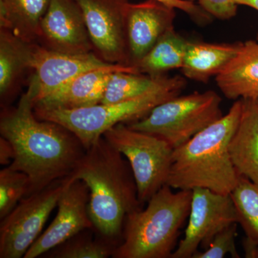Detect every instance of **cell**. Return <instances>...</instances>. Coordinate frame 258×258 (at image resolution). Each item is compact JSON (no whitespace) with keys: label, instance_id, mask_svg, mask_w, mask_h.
I'll return each mask as SVG.
<instances>
[{"label":"cell","instance_id":"1","mask_svg":"<svg viewBox=\"0 0 258 258\" xmlns=\"http://www.w3.org/2000/svg\"><path fill=\"white\" fill-rule=\"evenodd\" d=\"M0 134L14 148L9 166L28 176L26 197L71 176L86 152L80 139L63 125L37 118L28 92L16 107L3 108Z\"/></svg>","mask_w":258,"mask_h":258},{"label":"cell","instance_id":"2","mask_svg":"<svg viewBox=\"0 0 258 258\" xmlns=\"http://www.w3.org/2000/svg\"><path fill=\"white\" fill-rule=\"evenodd\" d=\"M70 176L87 184L88 210L97 233L118 246L127 215L143 208L128 160L102 137L86 149Z\"/></svg>","mask_w":258,"mask_h":258},{"label":"cell","instance_id":"3","mask_svg":"<svg viewBox=\"0 0 258 258\" xmlns=\"http://www.w3.org/2000/svg\"><path fill=\"white\" fill-rule=\"evenodd\" d=\"M242 99L228 113L173 151L166 184L177 190L205 188L230 195L239 175L231 159L229 145L240 121Z\"/></svg>","mask_w":258,"mask_h":258},{"label":"cell","instance_id":"4","mask_svg":"<svg viewBox=\"0 0 258 258\" xmlns=\"http://www.w3.org/2000/svg\"><path fill=\"white\" fill-rule=\"evenodd\" d=\"M172 189L164 185L149 200L147 208L127 215L121 242L112 257L171 258L189 218L192 198V190Z\"/></svg>","mask_w":258,"mask_h":258},{"label":"cell","instance_id":"5","mask_svg":"<svg viewBox=\"0 0 258 258\" xmlns=\"http://www.w3.org/2000/svg\"><path fill=\"white\" fill-rule=\"evenodd\" d=\"M186 85L184 79L169 87L120 103H99L75 109L34 108V112L39 119L63 125L88 149L115 125L118 123L128 124L142 119L158 105L179 96Z\"/></svg>","mask_w":258,"mask_h":258},{"label":"cell","instance_id":"6","mask_svg":"<svg viewBox=\"0 0 258 258\" xmlns=\"http://www.w3.org/2000/svg\"><path fill=\"white\" fill-rule=\"evenodd\" d=\"M221 103V97L213 91L177 96L158 105L142 119L127 125L160 137L174 149L222 118Z\"/></svg>","mask_w":258,"mask_h":258},{"label":"cell","instance_id":"7","mask_svg":"<svg viewBox=\"0 0 258 258\" xmlns=\"http://www.w3.org/2000/svg\"><path fill=\"white\" fill-rule=\"evenodd\" d=\"M103 137L128 160L144 207L166 184L174 149L160 137L135 130L126 123H118Z\"/></svg>","mask_w":258,"mask_h":258},{"label":"cell","instance_id":"8","mask_svg":"<svg viewBox=\"0 0 258 258\" xmlns=\"http://www.w3.org/2000/svg\"><path fill=\"white\" fill-rule=\"evenodd\" d=\"M70 180H58L24 198L0 222V258L24 257L42 229Z\"/></svg>","mask_w":258,"mask_h":258},{"label":"cell","instance_id":"9","mask_svg":"<svg viewBox=\"0 0 258 258\" xmlns=\"http://www.w3.org/2000/svg\"><path fill=\"white\" fill-rule=\"evenodd\" d=\"M234 223H237V212L230 195L195 188L184 238L171 258H192L199 247L208 248L219 232Z\"/></svg>","mask_w":258,"mask_h":258},{"label":"cell","instance_id":"10","mask_svg":"<svg viewBox=\"0 0 258 258\" xmlns=\"http://www.w3.org/2000/svg\"><path fill=\"white\" fill-rule=\"evenodd\" d=\"M82 10L93 52L110 64H129L125 19L128 0H76Z\"/></svg>","mask_w":258,"mask_h":258},{"label":"cell","instance_id":"11","mask_svg":"<svg viewBox=\"0 0 258 258\" xmlns=\"http://www.w3.org/2000/svg\"><path fill=\"white\" fill-rule=\"evenodd\" d=\"M114 64L101 60L94 52L69 54L48 50L36 42L32 45L30 69L35 71L27 92L33 105L57 91L76 76Z\"/></svg>","mask_w":258,"mask_h":258},{"label":"cell","instance_id":"12","mask_svg":"<svg viewBox=\"0 0 258 258\" xmlns=\"http://www.w3.org/2000/svg\"><path fill=\"white\" fill-rule=\"evenodd\" d=\"M90 191L87 184L70 176L58 203L57 215L46 230L34 242L25 258L40 257L81 231L94 228L88 205Z\"/></svg>","mask_w":258,"mask_h":258},{"label":"cell","instance_id":"13","mask_svg":"<svg viewBox=\"0 0 258 258\" xmlns=\"http://www.w3.org/2000/svg\"><path fill=\"white\" fill-rule=\"evenodd\" d=\"M37 43L63 53L94 52L82 10L76 0H51Z\"/></svg>","mask_w":258,"mask_h":258},{"label":"cell","instance_id":"14","mask_svg":"<svg viewBox=\"0 0 258 258\" xmlns=\"http://www.w3.org/2000/svg\"><path fill=\"white\" fill-rule=\"evenodd\" d=\"M175 9L156 1L129 3L125 19L130 66H135L168 30L173 28Z\"/></svg>","mask_w":258,"mask_h":258},{"label":"cell","instance_id":"15","mask_svg":"<svg viewBox=\"0 0 258 258\" xmlns=\"http://www.w3.org/2000/svg\"><path fill=\"white\" fill-rule=\"evenodd\" d=\"M118 71L140 74L137 67L128 64H114L104 69L92 70L71 80L57 91L37 102L34 108L75 109L99 104L111 74Z\"/></svg>","mask_w":258,"mask_h":258},{"label":"cell","instance_id":"16","mask_svg":"<svg viewBox=\"0 0 258 258\" xmlns=\"http://www.w3.org/2000/svg\"><path fill=\"white\" fill-rule=\"evenodd\" d=\"M219 89L230 100H258V34L242 42L235 57L215 77Z\"/></svg>","mask_w":258,"mask_h":258},{"label":"cell","instance_id":"17","mask_svg":"<svg viewBox=\"0 0 258 258\" xmlns=\"http://www.w3.org/2000/svg\"><path fill=\"white\" fill-rule=\"evenodd\" d=\"M229 150L237 174L258 184V100L242 99L240 121Z\"/></svg>","mask_w":258,"mask_h":258},{"label":"cell","instance_id":"18","mask_svg":"<svg viewBox=\"0 0 258 258\" xmlns=\"http://www.w3.org/2000/svg\"><path fill=\"white\" fill-rule=\"evenodd\" d=\"M242 42L214 43L188 42L181 70L185 78L200 83H208L212 76L220 74L235 57Z\"/></svg>","mask_w":258,"mask_h":258},{"label":"cell","instance_id":"19","mask_svg":"<svg viewBox=\"0 0 258 258\" xmlns=\"http://www.w3.org/2000/svg\"><path fill=\"white\" fill-rule=\"evenodd\" d=\"M32 43L24 41L11 30L0 28V98L3 108L9 106L24 72L30 69Z\"/></svg>","mask_w":258,"mask_h":258},{"label":"cell","instance_id":"20","mask_svg":"<svg viewBox=\"0 0 258 258\" xmlns=\"http://www.w3.org/2000/svg\"><path fill=\"white\" fill-rule=\"evenodd\" d=\"M51 0H0V27L24 41L36 42Z\"/></svg>","mask_w":258,"mask_h":258},{"label":"cell","instance_id":"21","mask_svg":"<svg viewBox=\"0 0 258 258\" xmlns=\"http://www.w3.org/2000/svg\"><path fill=\"white\" fill-rule=\"evenodd\" d=\"M182 76H163L152 77L144 74L118 71L111 74L107 83L101 103L111 104L130 101L176 84L184 80Z\"/></svg>","mask_w":258,"mask_h":258},{"label":"cell","instance_id":"22","mask_svg":"<svg viewBox=\"0 0 258 258\" xmlns=\"http://www.w3.org/2000/svg\"><path fill=\"white\" fill-rule=\"evenodd\" d=\"M188 42L173 27L157 40L134 66L137 67L139 74L152 77L166 76V73L171 70L181 69Z\"/></svg>","mask_w":258,"mask_h":258},{"label":"cell","instance_id":"23","mask_svg":"<svg viewBox=\"0 0 258 258\" xmlns=\"http://www.w3.org/2000/svg\"><path fill=\"white\" fill-rule=\"evenodd\" d=\"M237 212V224L245 234L244 255L256 258L258 254V184L247 177L239 176L235 187L230 194Z\"/></svg>","mask_w":258,"mask_h":258},{"label":"cell","instance_id":"24","mask_svg":"<svg viewBox=\"0 0 258 258\" xmlns=\"http://www.w3.org/2000/svg\"><path fill=\"white\" fill-rule=\"evenodd\" d=\"M95 228L81 231L63 243L44 254L50 258H108L112 257L116 244L99 235Z\"/></svg>","mask_w":258,"mask_h":258},{"label":"cell","instance_id":"25","mask_svg":"<svg viewBox=\"0 0 258 258\" xmlns=\"http://www.w3.org/2000/svg\"><path fill=\"white\" fill-rule=\"evenodd\" d=\"M29 178L23 171L7 166L0 171V220L13 211L28 195Z\"/></svg>","mask_w":258,"mask_h":258},{"label":"cell","instance_id":"26","mask_svg":"<svg viewBox=\"0 0 258 258\" xmlns=\"http://www.w3.org/2000/svg\"><path fill=\"white\" fill-rule=\"evenodd\" d=\"M237 223H234L219 232L203 252H196L192 258H223L227 254L233 258L240 257L236 248Z\"/></svg>","mask_w":258,"mask_h":258},{"label":"cell","instance_id":"27","mask_svg":"<svg viewBox=\"0 0 258 258\" xmlns=\"http://www.w3.org/2000/svg\"><path fill=\"white\" fill-rule=\"evenodd\" d=\"M202 9L219 20H230L237 14L235 0H198Z\"/></svg>","mask_w":258,"mask_h":258},{"label":"cell","instance_id":"28","mask_svg":"<svg viewBox=\"0 0 258 258\" xmlns=\"http://www.w3.org/2000/svg\"><path fill=\"white\" fill-rule=\"evenodd\" d=\"M166 6L184 12L198 25H208L212 17L191 0H156Z\"/></svg>","mask_w":258,"mask_h":258},{"label":"cell","instance_id":"29","mask_svg":"<svg viewBox=\"0 0 258 258\" xmlns=\"http://www.w3.org/2000/svg\"><path fill=\"white\" fill-rule=\"evenodd\" d=\"M15 158L13 144L5 137H0V164L9 166Z\"/></svg>","mask_w":258,"mask_h":258},{"label":"cell","instance_id":"30","mask_svg":"<svg viewBox=\"0 0 258 258\" xmlns=\"http://www.w3.org/2000/svg\"><path fill=\"white\" fill-rule=\"evenodd\" d=\"M237 5H245L258 11V0H235Z\"/></svg>","mask_w":258,"mask_h":258},{"label":"cell","instance_id":"31","mask_svg":"<svg viewBox=\"0 0 258 258\" xmlns=\"http://www.w3.org/2000/svg\"><path fill=\"white\" fill-rule=\"evenodd\" d=\"M191 1H194V0H191Z\"/></svg>","mask_w":258,"mask_h":258}]
</instances>
